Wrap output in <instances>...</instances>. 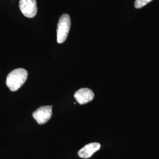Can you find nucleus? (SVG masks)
Returning <instances> with one entry per match:
<instances>
[{
    "instance_id": "nucleus-1",
    "label": "nucleus",
    "mask_w": 159,
    "mask_h": 159,
    "mask_svg": "<svg viewBox=\"0 0 159 159\" xmlns=\"http://www.w3.org/2000/svg\"><path fill=\"white\" fill-rule=\"evenodd\" d=\"M28 77V72L24 68L12 70L7 75L6 85L11 91L18 90L25 83Z\"/></svg>"
},
{
    "instance_id": "nucleus-2",
    "label": "nucleus",
    "mask_w": 159,
    "mask_h": 159,
    "mask_svg": "<svg viewBox=\"0 0 159 159\" xmlns=\"http://www.w3.org/2000/svg\"><path fill=\"white\" fill-rule=\"evenodd\" d=\"M71 27V20L69 15L64 14L58 21L57 30V41L59 44L63 43L68 37Z\"/></svg>"
},
{
    "instance_id": "nucleus-3",
    "label": "nucleus",
    "mask_w": 159,
    "mask_h": 159,
    "mask_svg": "<svg viewBox=\"0 0 159 159\" xmlns=\"http://www.w3.org/2000/svg\"><path fill=\"white\" fill-rule=\"evenodd\" d=\"M52 106H45L37 108L33 113V117L39 125H44L51 119Z\"/></svg>"
},
{
    "instance_id": "nucleus-4",
    "label": "nucleus",
    "mask_w": 159,
    "mask_h": 159,
    "mask_svg": "<svg viewBox=\"0 0 159 159\" xmlns=\"http://www.w3.org/2000/svg\"><path fill=\"white\" fill-rule=\"evenodd\" d=\"M20 9L23 15L28 18H33L37 12L36 0H20Z\"/></svg>"
},
{
    "instance_id": "nucleus-5",
    "label": "nucleus",
    "mask_w": 159,
    "mask_h": 159,
    "mask_svg": "<svg viewBox=\"0 0 159 159\" xmlns=\"http://www.w3.org/2000/svg\"><path fill=\"white\" fill-rule=\"evenodd\" d=\"M74 98L80 104H84L93 100L94 97L93 91L87 88H83L76 91Z\"/></svg>"
},
{
    "instance_id": "nucleus-6",
    "label": "nucleus",
    "mask_w": 159,
    "mask_h": 159,
    "mask_svg": "<svg viewBox=\"0 0 159 159\" xmlns=\"http://www.w3.org/2000/svg\"><path fill=\"white\" fill-rule=\"evenodd\" d=\"M101 147V145L98 143H91L85 145L80 150L78 155L80 157L83 159L90 158L91 156L98 151Z\"/></svg>"
},
{
    "instance_id": "nucleus-7",
    "label": "nucleus",
    "mask_w": 159,
    "mask_h": 159,
    "mask_svg": "<svg viewBox=\"0 0 159 159\" xmlns=\"http://www.w3.org/2000/svg\"><path fill=\"white\" fill-rule=\"evenodd\" d=\"M153 0H135L134 7L136 8H140L147 5L148 3Z\"/></svg>"
}]
</instances>
